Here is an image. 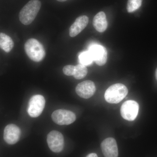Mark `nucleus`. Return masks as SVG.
Masks as SVG:
<instances>
[{
  "label": "nucleus",
  "instance_id": "obj_1",
  "mask_svg": "<svg viewBox=\"0 0 157 157\" xmlns=\"http://www.w3.org/2000/svg\"><path fill=\"white\" fill-rule=\"evenodd\" d=\"M41 6V2L39 0H31L21 10L20 21L24 25L31 24L36 17Z\"/></svg>",
  "mask_w": 157,
  "mask_h": 157
},
{
  "label": "nucleus",
  "instance_id": "obj_2",
  "mask_svg": "<svg viewBox=\"0 0 157 157\" xmlns=\"http://www.w3.org/2000/svg\"><path fill=\"white\" fill-rule=\"evenodd\" d=\"M25 50L29 57L34 62L42 61L45 56V48L37 39H30L26 42Z\"/></svg>",
  "mask_w": 157,
  "mask_h": 157
},
{
  "label": "nucleus",
  "instance_id": "obj_3",
  "mask_svg": "<svg viewBox=\"0 0 157 157\" xmlns=\"http://www.w3.org/2000/svg\"><path fill=\"white\" fill-rule=\"evenodd\" d=\"M128 90L124 85L116 83L109 86L104 95L105 100L110 104H117L125 98Z\"/></svg>",
  "mask_w": 157,
  "mask_h": 157
},
{
  "label": "nucleus",
  "instance_id": "obj_4",
  "mask_svg": "<svg viewBox=\"0 0 157 157\" xmlns=\"http://www.w3.org/2000/svg\"><path fill=\"white\" fill-rule=\"evenodd\" d=\"M45 104V99L43 96L36 95L32 97L29 101L28 108L29 115L32 117H37L41 115Z\"/></svg>",
  "mask_w": 157,
  "mask_h": 157
},
{
  "label": "nucleus",
  "instance_id": "obj_5",
  "mask_svg": "<svg viewBox=\"0 0 157 157\" xmlns=\"http://www.w3.org/2000/svg\"><path fill=\"white\" fill-rule=\"evenodd\" d=\"M52 121L59 125H69L73 123L76 119L75 113L66 109H57L52 114Z\"/></svg>",
  "mask_w": 157,
  "mask_h": 157
},
{
  "label": "nucleus",
  "instance_id": "obj_6",
  "mask_svg": "<svg viewBox=\"0 0 157 157\" xmlns=\"http://www.w3.org/2000/svg\"><path fill=\"white\" fill-rule=\"evenodd\" d=\"M47 142L48 147L54 152H60L64 148L63 136L58 131H52L49 133L47 135Z\"/></svg>",
  "mask_w": 157,
  "mask_h": 157
},
{
  "label": "nucleus",
  "instance_id": "obj_7",
  "mask_svg": "<svg viewBox=\"0 0 157 157\" xmlns=\"http://www.w3.org/2000/svg\"><path fill=\"white\" fill-rule=\"evenodd\" d=\"M139 111V105L134 101H128L124 102L121 108V115L125 120L133 121L137 117Z\"/></svg>",
  "mask_w": 157,
  "mask_h": 157
},
{
  "label": "nucleus",
  "instance_id": "obj_8",
  "mask_svg": "<svg viewBox=\"0 0 157 157\" xmlns=\"http://www.w3.org/2000/svg\"><path fill=\"white\" fill-rule=\"evenodd\" d=\"M89 52L91 55L94 61L99 66H104L107 59V51L104 46L99 44H92L90 46Z\"/></svg>",
  "mask_w": 157,
  "mask_h": 157
},
{
  "label": "nucleus",
  "instance_id": "obj_9",
  "mask_svg": "<svg viewBox=\"0 0 157 157\" xmlns=\"http://www.w3.org/2000/svg\"><path fill=\"white\" fill-rule=\"evenodd\" d=\"M96 91L94 83L90 80H86L77 85L76 88V94L80 98L88 99L92 97Z\"/></svg>",
  "mask_w": 157,
  "mask_h": 157
},
{
  "label": "nucleus",
  "instance_id": "obj_10",
  "mask_svg": "<svg viewBox=\"0 0 157 157\" xmlns=\"http://www.w3.org/2000/svg\"><path fill=\"white\" fill-rule=\"evenodd\" d=\"M21 131L19 127L14 124H10L5 128L4 139L9 144H14L19 140Z\"/></svg>",
  "mask_w": 157,
  "mask_h": 157
},
{
  "label": "nucleus",
  "instance_id": "obj_11",
  "mask_svg": "<svg viewBox=\"0 0 157 157\" xmlns=\"http://www.w3.org/2000/svg\"><path fill=\"white\" fill-rule=\"evenodd\" d=\"M101 148L105 157H117L118 151L117 144L112 137L106 138L101 144Z\"/></svg>",
  "mask_w": 157,
  "mask_h": 157
},
{
  "label": "nucleus",
  "instance_id": "obj_12",
  "mask_svg": "<svg viewBox=\"0 0 157 157\" xmlns=\"http://www.w3.org/2000/svg\"><path fill=\"white\" fill-rule=\"evenodd\" d=\"M89 22V18L87 16H79L70 26L69 34L71 37H74L80 33L87 26Z\"/></svg>",
  "mask_w": 157,
  "mask_h": 157
},
{
  "label": "nucleus",
  "instance_id": "obj_13",
  "mask_svg": "<svg viewBox=\"0 0 157 157\" xmlns=\"http://www.w3.org/2000/svg\"><path fill=\"white\" fill-rule=\"evenodd\" d=\"M93 25L99 33H103L107 29L108 26L106 14L103 11L99 12L93 19Z\"/></svg>",
  "mask_w": 157,
  "mask_h": 157
},
{
  "label": "nucleus",
  "instance_id": "obj_14",
  "mask_svg": "<svg viewBox=\"0 0 157 157\" xmlns=\"http://www.w3.org/2000/svg\"><path fill=\"white\" fill-rule=\"evenodd\" d=\"M14 46V43L12 39L6 34L3 33H0V47L6 52H9Z\"/></svg>",
  "mask_w": 157,
  "mask_h": 157
},
{
  "label": "nucleus",
  "instance_id": "obj_15",
  "mask_svg": "<svg viewBox=\"0 0 157 157\" xmlns=\"http://www.w3.org/2000/svg\"><path fill=\"white\" fill-rule=\"evenodd\" d=\"M78 60L81 64L89 66L92 63L94 60L89 51L82 52L78 56Z\"/></svg>",
  "mask_w": 157,
  "mask_h": 157
},
{
  "label": "nucleus",
  "instance_id": "obj_16",
  "mask_svg": "<svg viewBox=\"0 0 157 157\" xmlns=\"http://www.w3.org/2000/svg\"><path fill=\"white\" fill-rule=\"evenodd\" d=\"M88 70L87 68L84 65L79 64L75 66V71L74 73V78L77 79H80L84 78L87 75Z\"/></svg>",
  "mask_w": 157,
  "mask_h": 157
},
{
  "label": "nucleus",
  "instance_id": "obj_17",
  "mask_svg": "<svg viewBox=\"0 0 157 157\" xmlns=\"http://www.w3.org/2000/svg\"><path fill=\"white\" fill-rule=\"evenodd\" d=\"M142 0H128L127 4V11L132 13L139 9L142 5Z\"/></svg>",
  "mask_w": 157,
  "mask_h": 157
},
{
  "label": "nucleus",
  "instance_id": "obj_18",
  "mask_svg": "<svg viewBox=\"0 0 157 157\" xmlns=\"http://www.w3.org/2000/svg\"><path fill=\"white\" fill-rule=\"evenodd\" d=\"M75 66L73 65H67L63 68L64 74L67 76H73L75 73Z\"/></svg>",
  "mask_w": 157,
  "mask_h": 157
},
{
  "label": "nucleus",
  "instance_id": "obj_19",
  "mask_svg": "<svg viewBox=\"0 0 157 157\" xmlns=\"http://www.w3.org/2000/svg\"><path fill=\"white\" fill-rule=\"evenodd\" d=\"M86 157H98V156L95 153H91L88 155Z\"/></svg>",
  "mask_w": 157,
  "mask_h": 157
},
{
  "label": "nucleus",
  "instance_id": "obj_20",
  "mask_svg": "<svg viewBox=\"0 0 157 157\" xmlns=\"http://www.w3.org/2000/svg\"><path fill=\"white\" fill-rule=\"evenodd\" d=\"M56 1L59 2H65V1H67V0H56Z\"/></svg>",
  "mask_w": 157,
  "mask_h": 157
},
{
  "label": "nucleus",
  "instance_id": "obj_21",
  "mask_svg": "<svg viewBox=\"0 0 157 157\" xmlns=\"http://www.w3.org/2000/svg\"><path fill=\"white\" fill-rule=\"evenodd\" d=\"M155 77H156V79L157 80V68L156 69V71H155Z\"/></svg>",
  "mask_w": 157,
  "mask_h": 157
}]
</instances>
